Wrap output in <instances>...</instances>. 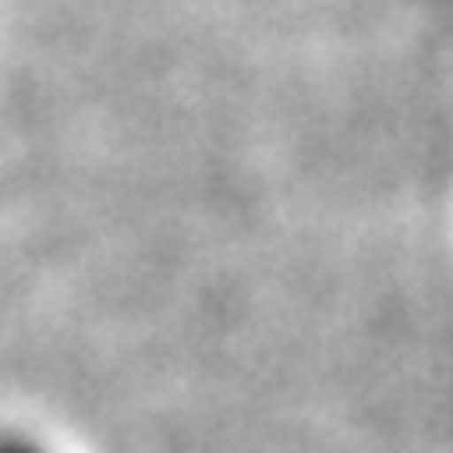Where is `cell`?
<instances>
[{"mask_svg": "<svg viewBox=\"0 0 453 453\" xmlns=\"http://www.w3.org/2000/svg\"><path fill=\"white\" fill-rule=\"evenodd\" d=\"M0 453H16V449H0Z\"/></svg>", "mask_w": 453, "mask_h": 453, "instance_id": "cell-1", "label": "cell"}]
</instances>
